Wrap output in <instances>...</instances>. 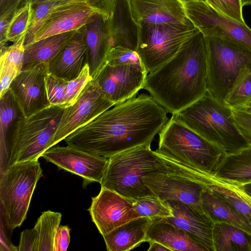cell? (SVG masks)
I'll return each mask as SVG.
<instances>
[{
    "label": "cell",
    "instance_id": "6",
    "mask_svg": "<svg viewBox=\"0 0 251 251\" xmlns=\"http://www.w3.org/2000/svg\"><path fill=\"white\" fill-rule=\"evenodd\" d=\"M207 53V91L225 104L237 82L251 72V50L236 42L204 37Z\"/></svg>",
    "mask_w": 251,
    "mask_h": 251
},
{
    "label": "cell",
    "instance_id": "51",
    "mask_svg": "<svg viewBox=\"0 0 251 251\" xmlns=\"http://www.w3.org/2000/svg\"><path fill=\"white\" fill-rule=\"evenodd\" d=\"M179 0L184 4L185 3L194 1H196L197 0Z\"/></svg>",
    "mask_w": 251,
    "mask_h": 251
},
{
    "label": "cell",
    "instance_id": "24",
    "mask_svg": "<svg viewBox=\"0 0 251 251\" xmlns=\"http://www.w3.org/2000/svg\"><path fill=\"white\" fill-rule=\"evenodd\" d=\"M151 241L159 242L171 251H208L186 232L164 218L152 220L145 239V242Z\"/></svg>",
    "mask_w": 251,
    "mask_h": 251
},
{
    "label": "cell",
    "instance_id": "1",
    "mask_svg": "<svg viewBox=\"0 0 251 251\" xmlns=\"http://www.w3.org/2000/svg\"><path fill=\"white\" fill-rule=\"evenodd\" d=\"M167 112L150 95L142 93L114 105L64 140L68 146L109 158L151 145L168 122Z\"/></svg>",
    "mask_w": 251,
    "mask_h": 251
},
{
    "label": "cell",
    "instance_id": "3",
    "mask_svg": "<svg viewBox=\"0 0 251 251\" xmlns=\"http://www.w3.org/2000/svg\"><path fill=\"white\" fill-rule=\"evenodd\" d=\"M172 116L218 147L226 154L249 146L235 125L232 109L207 91Z\"/></svg>",
    "mask_w": 251,
    "mask_h": 251
},
{
    "label": "cell",
    "instance_id": "23",
    "mask_svg": "<svg viewBox=\"0 0 251 251\" xmlns=\"http://www.w3.org/2000/svg\"><path fill=\"white\" fill-rule=\"evenodd\" d=\"M107 25L112 47L120 46L136 51L139 25L132 16L128 0H116Z\"/></svg>",
    "mask_w": 251,
    "mask_h": 251
},
{
    "label": "cell",
    "instance_id": "49",
    "mask_svg": "<svg viewBox=\"0 0 251 251\" xmlns=\"http://www.w3.org/2000/svg\"><path fill=\"white\" fill-rule=\"evenodd\" d=\"M48 0H27V1L28 2H29L30 3H37V2H40L48 1ZM58 0L72 1V0Z\"/></svg>",
    "mask_w": 251,
    "mask_h": 251
},
{
    "label": "cell",
    "instance_id": "15",
    "mask_svg": "<svg viewBox=\"0 0 251 251\" xmlns=\"http://www.w3.org/2000/svg\"><path fill=\"white\" fill-rule=\"evenodd\" d=\"M41 157L47 162L77 175L83 178V187L97 182L100 184L108 158L96 155L67 145L56 146L46 151Z\"/></svg>",
    "mask_w": 251,
    "mask_h": 251
},
{
    "label": "cell",
    "instance_id": "19",
    "mask_svg": "<svg viewBox=\"0 0 251 251\" xmlns=\"http://www.w3.org/2000/svg\"><path fill=\"white\" fill-rule=\"evenodd\" d=\"M132 16L138 25L186 23L184 5L179 0H128Z\"/></svg>",
    "mask_w": 251,
    "mask_h": 251
},
{
    "label": "cell",
    "instance_id": "8",
    "mask_svg": "<svg viewBox=\"0 0 251 251\" xmlns=\"http://www.w3.org/2000/svg\"><path fill=\"white\" fill-rule=\"evenodd\" d=\"M162 156L164 165L145 174L144 184L162 201H180L204 213L201 194L206 188L207 173Z\"/></svg>",
    "mask_w": 251,
    "mask_h": 251
},
{
    "label": "cell",
    "instance_id": "11",
    "mask_svg": "<svg viewBox=\"0 0 251 251\" xmlns=\"http://www.w3.org/2000/svg\"><path fill=\"white\" fill-rule=\"evenodd\" d=\"M187 18L204 37H216L251 50V28L213 8L204 0L183 4Z\"/></svg>",
    "mask_w": 251,
    "mask_h": 251
},
{
    "label": "cell",
    "instance_id": "13",
    "mask_svg": "<svg viewBox=\"0 0 251 251\" xmlns=\"http://www.w3.org/2000/svg\"><path fill=\"white\" fill-rule=\"evenodd\" d=\"M147 75L143 66L105 63L92 81L115 105L137 96L144 88Z\"/></svg>",
    "mask_w": 251,
    "mask_h": 251
},
{
    "label": "cell",
    "instance_id": "35",
    "mask_svg": "<svg viewBox=\"0 0 251 251\" xmlns=\"http://www.w3.org/2000/svg\"><path fill=\"white\" fill-rule=\"evenodd\" d=\"M31 14V3L26 0L17 9L10 23L6 36L7 42L14 43L26 34Z\"/></svg>",
    "mask_w": 251,
    "mask_h": 251
},
{
    "label": "cell",
    "instance_id": "39",
    "mask_svg": "<svg viewBox=\"0 0 251 251\" xmlns=\"http://www.w3.org/2000/svg\"><path fill=\"white\" fill-rule=\"evenodd\" d=\"M67 82V81L48 74L46 77V83L50 106L64 107Z\"/></svg>",
    "mask_w": 251,
    "mask_h": 251
},
{
    "label": "cell",
    "instance_id": "52",
    "mask_svg": "<svg viewBox=\"0 0 251 251\" xmlns=\"http://www.w3.org/2000/svg\"><path fill=\"white\" fill-rule=\"evenodd\" d=\"M246 186H248V187H249L251 188V184H250V185H246ZM245 187H246V188L248 190H249L250 191H251V189H250V188H248V187H246V186H245Z\"/></svg>",
    "mask_w": 251,
    "mask_h": 251
},
{
    "label": "cell",
    "instance_id": "20",
    "mask_svg": "<svg viewBox=\"0 0 251 251\" xmlns=\"http://www.w3.org/2000/svg\"><path fill=\"white\" fill-rule=\"evenodd\" d=\"M88 63L87 46L78 29L69 42L48 63V72L68 81L75 78Z\"/></svg>",
    "mask_w": 251,
    "mask_h": 251
},
{
    "label": "cell",
    "instance_id": "9",
    "mask_svg": "<svg viewBox=\"0 0 251 251\" xmlns=\"http://www.w3.org/2000/svg\"><path fill=\"white\" fill-rule=\"evenodd\" d=\"M43 176L38 160L13 164L0 173V218L13 230L26 218L37 183Z\"/></svg>",
    "mask_w": 251,
    "mask_h": 251
},
{
    "label": "cell",
    "instance_id": "2",
    "mask_svg": "<svg viewBox=\"0 0 251 251\" xmlns=\"http://www.w3.org/2000/svg\"><path fill=\"white\" fill-rule=\"evenodd\" d=\"M206 78L205 42L199 31L171 59L148 74L144 89L173 114L205 94Z\"/></svg>",
    "mask_w": 251,
    "mask_h": 251
},
{
    "label": "cell",
    "instance_id": "28",
    "mask_svg": "<svg viewBox=\"0 0 251 251\" xmlns=\"http://www.w3.org/2000/svg\"><path fill=\"white\" fill-rule=\"evenodd\" d=\"M77 30L53 35L25 45L23 68L36 63H49L69 42Z\"/></svg>",
    "mask_w": 251,
    "mask_h": 251
},
{
    "label": "cell",
    "instance_id": "46",
    "mask_svg": "<svg viewBox=\"0 0 251 251\" xmlns=\"http://www.w3.org/2000/svg\"><path fill=\"white\" fill-rule=\"evenodd\" d=\"M228 183L232 189L248 204L251 209V192L248 190L245 186Z\"/></svg>",
    "mask_w": 251,
    "mask_h": 251
},
{
    "label": "cell",
    "instance_id": "18",
    "mask_svg": "<svg viewBox=\"0 0 251 251\" xmlns=\"http://www.w3.org/2000/svg\"><path fill=\"white\" fill-rule=\"evenodd\" d=\"M165 201L173 216L164 218L171 224L184 230L208 251H214L213 223L203 212L183 201L172 200Z\"/></svg>",
    "mask_w": 251,
    "mask_h": 251
},
{
    "label": "cell",
    "instance_id": "31",
    "mask_svg": "<svg viewBox=\"0 0 251 251\" xmlns=\"http://www.w3.org/2000/svg\"><path fill=\"white\" fill-rule=\"evenodd\" d=\"M0 149L2 154L11 130L23 114L9 89L0 97Z\"/></svg>",
    "mask_w": 251,
    "mask_h": 251
},
{
    "label": "cell",
    "instance_id": "40",
    "mask_svg": "<svg viewBox=\"0 0 251 251\" xmlns=\"http://www.w3.org/2000/svg\"><path fill=\"white\" fill-rule=\"evenodd\" d=\"M217 10L242 23H245L241 0H204Z\"/></svg>",
    "mask_w": 251,
    "mask_h": 251
},
{
    "label": "cell",
    "instance_id": "47",
    "mask_svg": "<svg viewBox=\"0 0 251 251\" xmlns=\"http://www.w3.org/2000/svg\"><path fill=\"white\" fill-rule=\"evenodd\" d=\"M150 247L148 251H171V250L163 244L156 242H149Z\"/></svg>",
    "mask_w": 251,
    "mask_h": 251
},
{
    "label": "cell",
    "instance_id": "5",
    "mask_svg": "<svg viewBox=\"0 0 251 251\" xmlns=\"http://www.w3.org/2000/svg\"><path fill=\"white\" fill-rule=\"evenodd\" d=\"M64 107L50 106L30 116L23 114L16 122L2 154L6 168L18 162L38 160L53 147V140Z\"/></svg>",
    "mask_w": 251,
    "mask_h": 251
},
{
    "label": "cell",
    "instance_id": "27",
    "mask_svg": "<svg viewBox=\"0 0 251 251\" xmlns=\"http://www.w3.org/2000/svg\"><path fill=\"white\" fill-rule=\"evenodd\" d=\"M204 213L213 223L222 222L231 224L251 236V222L227 203L204 189L201 194Z\"/></svg>",
    "mask_w": 251,
    "mask_h": 251
},
{
    "label": "cell",
    "instance_id": "30",
    "mask_svg": "<svg viewBox=\"0 0 251 251\" xmlns=\"http://www.w3.org/2000/svg\"><path fill=\"white\" fill-rule=\"evenodd\" d=\"M214 251H251V236L231 224L213 223Z\"/></svg>",
    "mask_w": 251,
    "mask_h": 251
},
{
    "label": "cell",
    "instance_id": "42",
    "mask_svg": "<svg viewBox=\"0 0 251 251\" xmlns=\"http://www.w3.org/2000/svg\"><path fill=\"white\" fill-rule=\"evenodd\" d=\"M70 232L68 226H59L55 237L54 251H65L67 250L70 241Z\"/></svg>",
    "mask_w": 251,
    "mask_h": 251
},
{
    "label": "cell",
    "instance_id": "7",
    "mask_svg": "<svg viewBox=\"0 0 251 251\" xmlns=\"http://www.w3.org/2000/svg\"><path fill=\"white\" fill-rule=\"evenodd\" d=\"M156 151L193 168L214 174L226 154L172 116L159 133Z\"/></svg>",
    "mask_w": 251,
    "mask_h": 251
},
{
    "label": "cell",
    "instance_id": "22",
    "mask_svg": "<svg viewBox=\"0 0 251 251\" xmlns=\"http://www.w3.org/2000/svg\"><path fill=\"white\" fill-rule=\"evenodd\" d=\"M62 215L48 210L38 218L34 227L21 233L19 251H54L55 237Z\"/></svg>",
    "mask_w": 251,
    "mask_h": 251
},
{
    "label": "cell",
    "instance_id": "41",
    "mask_svg": "<svg viewBox=\"0 0 251 251\" xmlns=\"http://www.w3.org/2000/svg\"><path fill=\"white\" fill-rule=\"evenodd\" d=\"M234 122L238 130L249 145H251V113L232 109Z\"/></svg>",
    "mask_w": 251,
    "mask_h": 251
},
{
    "label": "cell",
    "instance_id": "37",
    "mask_svg": "<svg viewBox=\"0 0 251 251\" xmlns=\"http://www.w3.org/2000/svg\"><path fill=\"white\" fill-rule=\"evenodd\" d=\"M92 79L87 64L75 78L67 81L64 107L73 104Z\"/></svg>",
    "mask_w": 251,
    "mask_h": 251
},
{
    "label": "cell",
    "instance_id": "12",
    "mask_svg": "<svg viewBox=\"0 0 251 251\" xmlns=\"http://www.w3.org/2000/svg\"><path fill=\"white\" fill-rule=\"evenodd\" d=\"M114 105L92 80L76 101L64 108L53 138V146Z\"/></svg>",
    "mask_w": 251,
    "mask_h": 251
},
{
    "label": "cell",
    "instance_id": "29",
    "mask_svg": "<svg viewBox=\"0 0 251 251\" xmlns=\"http://www.w3.org/2000/svg\"><path fill=\"white\" fill-rule=\"evenodd\" d=\"M25 37L24 34L11 46L0 48V97L23 69Z\"/></svg>",
    "mask_w": 251,
    "mask_h": 251
},
{
    "label": "cell",
    "instance_id": "45",
    "mask_svg": "<svg viewBox=\"0 0 251 251\" xmlns=\"http://www.w3.org/2000/svg\"><path fill=\"white\" fill-rule=\"evenodd\" d=\"M0 221V251H18V247H15L8 238V232L6 231L7 226L2 219Z\"/></svg>",
    "mask_w": 251,
    "mask_h": 251
},
{
    "label": "cell",
    "instance_id": "16",
    "mask_svg": "<svg viewBox=\"0 0 251 251\" xmlns=\"http://www.w3.org/2000/svg\"><path fill=\"white\" fill-rule=\"evenodd\" d=\"M88 210L92 221L102 236L141 217L128 199L104 187H101L97 196L92 198Z\"/></svg>",
    "mask_w": 251,
    "mask_h": 251
},
{
    "label": "cell",
    "instance_id": "33",
    "mask_svg": "<svg viewBox=\"0 0 251 251\" xmlns=\"http://www.w3.org/2000/svg\"><path fill=\"white\" fill-rule=\"evenodd\" d=\"M70 1H72L54 0L31 3V19L25 34V45L30 44L34 41L35 35L40 28L42 22L51 10L58 5Z\"/></svg>",
    "mask_w": 251,
    "mask_h": 251
},
{
    "label": "cell",
    "instance_id": "44",
    "mask_svg": "<svg viewBox=\"0 0 251 251\" xmlns=\"http://www.w3.org/2000/svg\"><path fill=\"white\" fill-rule=\"evenodd\" d=\"M26 0H0V17L14 13Z\"/></svg>",
    "mask_w": 251,
    "mask_h": 251
},
{
    "label": "cell",
    "instance_id": "4",
    "mask_svg": "<svg viewBox=\"0 0 251 251\" xmlns=\"http://www.w3.org/2000/svg\"><path fill=\"white\" fill-rule=\"evenodd\" d=\"M165 164L164 157L151 145L140 146L108 158L101 187L111 190L128 200L158 199L144 183L143 177Z\"/></svg>",
    "mask_w": 251,
    "mask_h": 251
},
{
    "label": "cell",
    "instance_id": "50",
    "mask_svg": "<svg viewBox=\"0 0 251 251\" xmlns=\"http://www.w3.org/2000/svg\"><path fill=\"white\" fill-rule=\"evenodd\" d=\"M243 6H251V0H241Z\"/></svg>",
    "mask_w": 251,
    "mask_h": 251
},
{
    "label": "cell",
    "instance_id": "43",
    "mask_svg": "<svg viewBox=\"0 0 251 251\" xmlns=\"http://www.w3.org/2000/svg\"><path fill=\"white\" fill-rule=\"evenodd\" d=\"M84 1L97 12L108 18L113 10L116 0H84Z\"/></svg>",
    "mask_w": 251,
    "mask_h": 251
},
{
    "label": "cell",
    "instance_id": "48",
    "mask_svg": "<svg viewBox=\"0 0 251 251\" xmlns=\"http://www.w3.org/2000/svg\"><path fill=\"white\" fill-rule=\"evenodd\" d=\"M237 110H242L251 113V100L246 104L240 107L239 109Z\"/></svg>",
    "mask_w": 251,
    "mask_h": 251
},
{
    "label": "cell",
    "instance_id": "26",
    "mask_svg": "<svg viewBox=\"0 0 251 251\" xmlns=\"http://www.w3.org/2000/svg\"><path fill=\"white\" fill-rule=\"evenodd\" d=\"M213 174L238 185L251 184V145L225 155Z\"/></svg>",
    "mask_w": 251,
    "mask_h": 251
},
{
    "label": "cell",
    "instance_id": "38",
    "mask_svg": "<svg viewBox=\"0 0 251 251\" xmlns=\"http://www.w3.org/2000/svg\"><path fill=\"white\" fill-rule=\"evenodd\" d=\"M105 63L110 65L133 64L144 67L136 51L120 46L110 49Z\"/></svg>",
    "mask_w": 251,
    "mask_h": 251
},
{
    "label": "cell",
    "instance_id": "25",
    "mask_svg": "<svg viewBox=\"0 0 251 251\" xmlns=\"http://www.w3.org/2000/svg\"><path fill=\"white\" fill-rule=\"evenodd\" d=\"M152 219L141 217L132 220L103 236L108 251H128L145 242Z\"/></svg>",
    "mask_w": 251,
    "mask_h": 251
},
{
    "label": "cell",
    "instance_id": "34",
    "mask_svg": "<svg viewBox=\"0 0 251 251\" xmlns=\"http://www.w3.org/2000/svg\"><path fill=\"white\" fill-rule=\"evenodd\" d=\"M128 200L134 209L141 217H148L152 220L157 218H167L173 216L170 207L165 201L158 199L146 198Z\"/></svg>",
    "mask_w": 251,
    "mask_h": 251
},
{
    "label": "cell",
    "instance_id": "14",
    "mask_svg": "<svg viewBox=\"0 0 251 251\" xmlns=\"http://www.w3.org/2000/svg\"><path fill=\"white\" fill-rule=\"evenodd\" d=\"M48 73V63H36L23 68L12 81L9 89L25 117L50 106L46 83Z\"/></svg>",
    "mask_w": 251,
    "mask_h": 251
},
{
    "label": "cell",
    "instance_id": "10",
    "mask_svg": "<svg viewBox=\"0 0 251 251\" xmlns=\"http://www.w3.org/2000/svg\"><path fill=\"white\" fill-rule=\"evenodd\" d=\"M199 31L190 21L186 23L139 25L136 52L147 73L171 59L183 44Z\"/></svg>",
    "mask_w": 251,
    "mask_h": 251
},
{
    "label": "cell",
    "instance_id": "21",
    "mask_svg": "<svg viewBox=\"0 0 251 251\" xmlns=\"http://www.w3.org/2000/svg\"><path fill=\"white\" fill-rule=\"evenodd\" d=\"M107 19L97 12L89 22L79 29L84 35L87 46L88 64L92 78L105 63L112 47Z\"/></svg>",
    "mask_w": 251,
    "mask_h": 251
},
{
    "label": "cell",
    "instance_id": "36",
    "mask_svg": "<svg viewBox=\"0 0 251 251\" xmlns=\"http://www.w3.org/2000/svg\"><path fill=\"white\" fill-rule=\"evenodd\" d=\"M251 100V72L243 76L227 96L225 104L233 109H239Z\"/></svg>",
    "mask_w": 251,
    "mask_h": 251
},
{
    "label": "cell",
    "instance_id": "32",
    "mask_svg": "<svg viewBox=\"0 0 251 251\" xmlns=\"http://www.w3.org/2000/svg\"><path fill=\"white\" fill-rule=\"evenodd\" d=\"M206 188L251 222V209L232 189L228 182L213 174L208 173Z\"/></svg>",
    "mask_w": 251,
    "mask_h": 251
},
{
    "label": "cell",
    "instance_id": "17",
    "mask_svg": "<svg viewBox=\"0 0 251 251\" xmlns=\"http://www.w3.org/2000/svg\"><path fill=\"white\" fill-rule=\"evenodd\" d=\"M96 13L84 0H74L58 5L44 19L33 42L53 35L78 30Z\"/></svg>",
    "mask_w": 251,
    "mask_h": 251
}]
</instances>
